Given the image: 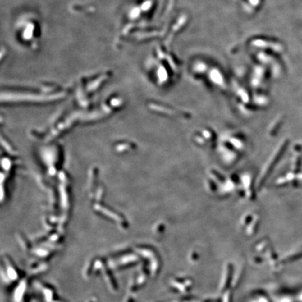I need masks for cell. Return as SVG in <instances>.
I'll return each mask as SVG.
<instances>
[{
	"label": "cell",
	"mask_w": 302,
	"mask_h": 302,
	"mask_svg": "<svg viewBox=\"0 0 302 302\" xmlns=\"http://www.w3.org/2000/svg\"><path fill=\"white\" fill-rule=\"evenodd\" d=\"M32 30H33V27H32V25H31L30 27H28L27 29L25 30V34H24L25 37L27 38V39L31 37V36H32Z\"/></svg>",
	"instance_id": "1"
}]
</instances>
